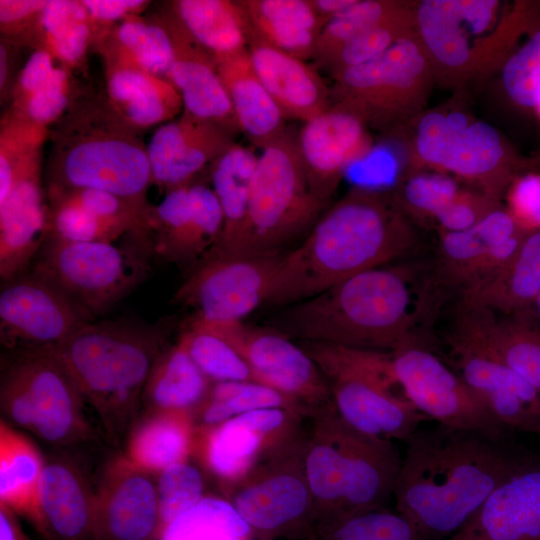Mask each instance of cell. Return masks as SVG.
<instances>
[{
    "mask_svg": "<svg viewBox=\"0 0 540 540\" xmlns=\"http://www.w3.org/2000/svg\"><path fill=\"white\" fill-rule=\"evenodd\" d=\"M511 439L441 424L410 436L393 497L420 540H447L534 456Z\"/></svg>",
    "mask_w": 540,
    "mask_h": 540,
    "instance_id": "obj_1",
    "label": "cell"
},
{
    "mask_svg": "<svg viewBox=\"0 0 540 540\" xmlns=\"http://www.w3.org/2000/svg\"><path fill=\"white\" fill-rule=\"evenodd\" d=\"M417 234L394 195L356 185L327 208L304 240L285 253L265 304L288 306L412 251Z\"/></svg>",
    "mask_w": 540,
    "mask_h": 540,
    "instance_id": "obj_2",
    "label": "cell"
},
{
    "mask_svg": "<svg viewBox=\"0 0 540 540\" xmlns=\"http://www.w3.org/2000/svg\"><path fill=\"white\" fill-rule=\"evenodd\" d=\"M410 303L407 272L378 267L285 306L272 324L302 342L393 352L420 341Z\"/></svg>",
    "mask_w": 540,
    "mask_h": 540,
    "instance_id": "obj_3",
    "label": "cell"
},
{
    "mask_svg": "<svg viewBox=\"0 0 540 540\" xmlns=\"http://www.w3.org/2000/svg\"><path fill=\"white\" fill-rule=\"evenodd\" d=\"M165 324L88 322L55 346L84 401L115 445L139 419L150 372L167 348Z\"/></svg>",
    "mask_w": 540,
    "mask_h": 540,
    "instance_id": "obj_4",
    "label": "cell"
},
{
    "mask_svg": "<svg viewBox=\"0 0 540 540\" xmlns=\"http://www.w3.org/2000/svg\"><path fill=\"white\" fill-rule=\"evenodd\" d=\"M49 163V189L91 188L112 193L146 221L152 182L147 145L107 99L74 98L57 121Z\"/></svg>",
    "mask_w": 540,
    "mask_h": 540,
    "instance_id": "obj_5",
    "label": "cell"
},
{
    "mask_svg": "<svg viewBox=\"0 0 540 540\" xmlns=\"http://www.w3.org/2000/svg\"><path fill=\"white\" fill-rule=\"evenodd\" d=\"M414 21L435 81L456 86L502 68L520 37L540 27V1L423 0Z\"/></svg>",
    "mask_w": 540,
    "mask_h": 540,
    "instance_id": "obj_6",
    "label": "cell"
},
{
    "mask_svg": "<svg viewBox=\"0 0 540 540\" xmlns=\"http://www.w3.org/2000/svg\"><path fill=\"white\" fill-rule=\"evenodd\" d=\"M84 398L55 346L5 352L0 407L9 425L68 448L93 439Z\"/></svg>",
    "mask_w": 540,
    "mask_h": 540,
    "instance_id": "obj_7",
    "label": "cell"
},
{
    "mask_svg": "<svg viewBox=\"0 0 540 540\" xmlns=\"http://www.w3.org/2000/svg\"><path fill=\"white\" fill-rule=\"evenodd\" d=\"M329 386L332 405L355 430L407 441L430 421L409 401L392 369L391 353L302 342Z\"/></svg>",
    "mask_w": 540,
    "mask_h": 540,
    "instance_id": "obj_8",
    "label": "cell"
},
{
    "mask_svg": "<svg viewBox=\"0 0 540 540\" xmlns=\"http://www.w3.org/2000/svg\"><path fill=\"white\" fill-rule=\"evenodd\" d=\"M327 205L312 192L297 135L287 130L262 150L243 231L230 252L220 257L281 252L307 235Z\"/></svg>",
    "mask_w": 540,
    "mask_h": 540,
    "instance_id": "obj_9",
    "label": "cell"
},
{
    "mask_svg": "<svg viewBox=\"0 0 540 540\" xmlns=\"http://www.w3.org/2000/svg\"><path fill=\"white\" fill-rule=\"evenodd\" d=\"M413 146L416 157L411 159L415 163L412 171L429 167L452 173L498 200L525 171V158L511 149L495 127L461 111L424 113L417 123Z\"/></svg>",
    "mask_w": 540,
    "mask_h": 540,
    "instance_id": "obj_10",
    "label": "cell"
},
{
    "mask_svg": "<svg viewBox=\"0 0 540 540\" xmlns=\"http://www.w3.org/2000/svg\"><path fill=\"white\" fill-rule=\"evenodd\" d=\"M331 78V104L345 106L376 129L393 128L418 114L435 81L416 32L376 59Z\"/></svg>",
    "mask_w": 540,
    "mask_h": 540,
    "instance_id": "obj_11",
    "label": "cell"
},
{
    "mask_svg": "<svg viewBox=\"0 0 540 540\" xmlns=\"http://www.w3.org/2000/svg\"><path fill=\"white\" fill-rule=\"evenodd\" d=\"M32 272L61 292L89 321L108 312L147 277L139 253L105 242H69L47 236Z\"/></svg>",
    "mask_w": 540,
    "mask_h": 540,
    "instance_id": "obj_12",
    "label": "cell"
},
{
    "mask_svg": "<svg viewBox=\"0 0 540 540\" xmlns=\"http://www.w3.org/2000/svg\"><path fill=\"white\" fill-rule=\"evenodd\" d=\"M306 435L300 432L269 450L227 500L260 539L300 540L313 522V499L304 469Z\"/></svg>",
    "mask_w": 540,
    "mask_h": 540,
    "instance_id": "obj_13",
    "label": "cell"
},
{
    "mask_svg": "<svg viewBox=\"0 0 540 540\" xmlns=\"http://www.w3.org/2000/svg\"><path fill=\"white\" fill-rule=\"evenodd\" d=\"M390 353L399 385L430 421L495 438L512 437L475 391L421 341Z\"/></svg>",
    "mask_w": 540,
    "mask_h": 540,
    "instance_id": "obj_14",
    "label": "cell"
},
{
    "mask_svg": "<svg viewBox=\"0 0 540 540\" xmlns=\"http://www.w3.org/2000/svg\"><path fill=\"white\" fill-rule=\"evenodd\" d=\"M285 253L246 257H204L175 293L174 301L208 321H243L265 304Z\"/></svg>",
    "mask_w": 540,
    "mask_h": 540,
    "instance_id": "obj_15",
    "label": "cell"
},
{
    "mask_svg": "<svg viewBox=\"0 0 540 540\" xmlns=\"http://www.w3.org/2000/svg\"><path fill=\"white\" fill-rule=\"evenodd\" d=\"M204 321L240 353L257 383L292 398L310 415L332 403L321 370L289 337L273 328L251 327L243 321Z\"/></svg>",
    "mask_w": 540,
    "mask_h": 540,
    "instance_id": "obj_16",
    "label": "cell"
},
{
    "mask_svg": "<svg viewBox=\"0 0 540 540\" xmlns=\"http://www.w3.org/2000/svg\"><path fill=\"white\" fill-rule=\"evenodd\" d=\"M223 213L212 188L193 182L166 192L146 216V248L164 261L193 267L217 245Z\"/></svg>",
    "mask_w": 540,
    "mask_h": 540,
    "instance_id": "obj_17",
    "label": "cell"
},
{
    "mask_svg": "<svg viewBox=\"0 0 540 540\" xmlns=\"http://www.w3.org/2000/svg\"><path fill=\"white\" fill-rule=\"evenodd\" d=\"M88 322L61 292L32 271L2 282L0 342L5 352L57 346Z\"/></svg>",
    "mask_w": 540,
    "mask_h": 540,
    "instance_id": "obj_18",
    "label": "cell"
},
{
    "mask_svg": "<svg viewBox=\"0 0 540 540\" xmlns=\"http://www.w3.org/2000/svg\"><path fill=\"white\" fill-rule=\"evenodd\" d=\"M300 418V414L283 408L251 411L196 431L195 447L206 467L230 485L243 478L269 450L299 434Z\"/></svg>",
    "mask_w": 540,
    "mask_h": 540,
    "instance_id": "obj_19",
    "label": "cell"
},
{
    "mask_svg": "<svg viewBox=\"0 0 540 540\" xmlns=\"http://www.w3.org/2000/svg\"><path fill=\"white\" fill-rule=\"evenodd\" d=\"M455 372L510 431L540 437V394L519 374L472 339L447 337Z\"/></svg>",
    "mask_w": 540,
    "mask_h": 540,
    "instance_id": "obj_20",
    "label": "cell"
},
{
    "mask_svg": "<svg viewBox=\"0 0 540 540\" xmlns=\"http://www.w3.org/2000/svg\"><path fill=\"white\" fill-rule=\"evenodd\" d=\"M154 477L125 454L107 462L95 488V540L158 538L160 516Z\"/></svg>",
    "mask_w": 540,
    "mask_h": 540,
    "instance_id": "obj_21",
    "label": "cell"
},
{
    "mask_svg": "<svg viewBox=\"0 0 540 540\" xmlns=\"http://www.w3.org/2000/svg\"><path fill=\"white\" fill-rule=\"evenodd\" d=\"M368 128L338 103L303 123L298 145L310 188L322 202H330L346 170L374 149Z\"/></svg>",
    "mask_w": 540,
    "mask_h": 540,
    "instance_id": "obj_22",
    "label": "cell"
},
{
    "mask_svg": "<svg viewBox=\"0 0 540 540\" xmlns=\"http://www.w3.org/2000/svg\"><path fill=\"white\" fill-rule=\"evenodd\" d=\"M235 143L224 128L183 111L160 125L147 144L152 182L166 192L196 182Z\"/></svg>",
    "mask_w": 540,
    "mask_h": 540,
    "instance_id": "obj_23",
    "label": "cell"
},
{
    "mask_svg": "<svg viewBox=\"0 0 540 540\" xmlns=\"http://www.w3.org/2000/svg\"><path fill=\"white\" fill-rule=\"evenodd\" d=\"M106 71L107 101L136 130L171 121L183 112V101L166 78L142 68L111 36L101 43Z\"/></svg>",
    "mask_w": 540,
    "mask_h": 540,
    "instance_id": "obj_24",
    "label": "cell"
},
{
    "mask_svg": "<svg viewBox=\"0 0 540 540\" xmlns=\"http://www.w3.org/2000/svg\"><path fill=\"white\" fill-rule=\"evenodd\" d=\"M447 540H540V458L502 482Z\"/></svg>",
    "mask_w": 540,
    "mask_h": 540,
    "instance_id": "obj_25",
    "label": "cell"
},
{
    "mask_svg": "<svg viewBox=\"0 0 540 540\" xmlns=\"http://www.w3.org/2000/svg\"><path fill=\"white\" fill-rule=\"evenodd\" d=\"M94 496L86 473L74 458L46 459L35 524L46 540H95Z\"/></svg>",
    "mask_w": 540,
    "mask_h": 540,
    "instance_id": "obj_26",
    "label": "cell"
},
{
    "mask_svg": "<svg viewBox=\"0 0 540 540\" xmlns=\"http://www.w3.org/2000/svg\"><path fill=\"white\" fill-rule=\"evenodd\" d=\"M41 157L16 178L0 202V277L9 281L33 263L48 235V206L41 185Z\"/></svg>",
    "mask_w": 540,
    "mask_h": 540,
    "instance_id": "obj_27",
    "label": "cell"
},
{
    "mask_svg": "<svg viewBox=\"0 0 540 540\" xmlns=\"http://www.w3.org/2000/svg\"><path fill=\"white\" fill-rule=\"evenodd\" d=\"M161 18L174 45L168 80L181 95L183 111L235 136L241 130L214 58L189 37L171 12Z\"/></svg>",
    "mask_w": 540,
    "mask_h": 540,
    "instance_id": "obj_28",
    "label": "cell"
},
{
    "mask_svg": "<svg viewBox=\"0 0 540 540\" xmlns=\"http://www.w3.org/2000/svg\"><path fill=\"white\" fill-rule=\"evenodd\" d=\"M310 418L312 424L306 434L303 458L313 499L310 529H314L344 517L347 460L343 420L332 403L316 410Z\"/></svg>",
    "mask_w": 540,
    "mask_h": 540,
    "instance_id": "obj_29",
    "label": "cell"
},
{
    "mask_svg": "<svg viewBox=\"0 0 540 540\" xmlns=\"http://www.w3.org/2000/svg\"><path fill=\"white\" fill-rule=\"evenodd\" d=\"M247 49L256 74L285 119L304 123L331 106L330 88L318 71L260 39L251 26Z\"/></svg>",
    "mask_w": 540,
    "mask_h": 540,
    "instance_id": "obj_30",
    "label": "cell"
},
{
    "mask_svg": "<svg viewBox=\"0 0 540 540\" xmlns=\"http://www.w3.org/2000/svg\"><path fill=\"white\" fill-rule=\"evenodd\" d=\"M452 328L480 344L540 394V323L535 316H501L458 303Z\"/></svg>",
    "mask_w": 540,
    "mask_h": 540,
    "instance_id": "obj_31",
    "label": "cell"
},
{
    "mask_svg": "<svg viewBox=\"0 0 540 540\" xmlns=\"http://www.w3.org/2000/svg\"><path fill=\"white\" fill-rule=\"evenodd\" d=\"M540 291V230L526 236L513 257L493 276L462 292L458 303L501 316H535Z\"/></svg>",
    "mask_w": 540,
    "mask_h": 540,
    "instance_id": "obj_32",
    "label": "cell"
},
{
    "mask_svg": "<svg viewBox=\"0 0 540 540\" xmlns=\"http://www.w3.org/2000/svg\"><path fill=\"white\" fill-rule=\"evenodd\" d=\"M241 132L262 150L287 131L285 117L252 65L248 49L215 60Z\"/></svg>",
    "mask_w": 540,
    "mask_h": 540,
    "instance_id": "obj_33",
    "label": "cell"
},
{
    "mask_svg": "<svg viewBox=\"0 0 540 540\" xmlns=\"http://www.w3.org/2000/svg\"><path fill=\"white\" fill-rule=\"evenodd\" d=\"M195 439L196 429L190 413L147 412L130 430L124 454L136 466L156 476L188 460Z\"/></svg>",
    "mask_w": 540,
    "mask_h": 540,
    "instance_id": "obj_34",
    "label": "cell"
},
{
    "mask_svg": "<svg viewBox=\"0 0 540 540\" xmlns=\"http://www.w3.org/2000/svg\"><path fill=\"white\" fill-rule=\"evenodd\" d=\"M251 29L266 43L299 59L315 56L325 23L310 0H241Z\"/></svg>",
    "mask_w": 540,
    "mask_h": 540,
    "instance_id": "obj_35",
    "label": "cell"
},
{
    "mask_svg": "<svg viewBox=\"0 0 540 540\" xmlns=\"http://www.w3.org/2000/svg\"><path fill=\"white\" fill-rule=\"evenodd\" d=\"M69 70L49 51L36 49L12 89V110L45 127L57 122L74 100Z\"/></svg>",
    "mask_w": 540,
    "mask_h": 540,
    "instance_id": "obj_36",
    "label": "cell"
},
{
    "mask_svg": "<svg viewBox=\"0 0 540 540\" xmlns=\"http://www.w3.org/2000/svg\"><path fill=\"white\" fill-rule=\"evenodd\" d=\"M171 13L214 60L247 50L250 23L240 1L178 0Z\"/></svg>",
    "mask_w": 540,
    "mask_h": 540,
    "instance_id": "obj_37",
    "label": "cell"
},
{
    "mask_svg": "<svg viewBox=\"0 0 540 540\" xmlns=\"http://www.w3.org/2000/svg\"><path fill=\"white\" fill-rule=\"evenodd\" d=\"M213 383L177 340L157 358L143 390L142 408L144 413L191 414L207 398Z\"/></svg>",
    "mask_w": 540,
    "mask_h": 540,
    "instance_id": "obj_38",
    "label": "cell"
},
{
    "mask_svg": "<svg viewBox=\"0 0 540 540\" xmlns=\"http://www.w3.org/2000/svg\"><path fill=\"white\" fill-rule=\"evenodd\" d=\"M259 157L235 143L209 167L212 190L223 213L219 242L203 257L227 255L238 241L247 218L253 176Z\"/></svg>",
    "mask_w": 540,
    "mask_h": 540,
    "instance_id": "obj_39",
    "label": "cell"
},
{
    "mask_svg": "<svg viewBox=\"0 0 540 540\" xmlns=\"http://www.w3.org/2000/svg\"><path fill=\"white\" fill-rule=\"evenodd\" d=\"M518 234L528 233L521 230L502 207L467 230L439 232L436 280L459 292L466 274L479 258L493 246Z\"/></svg>",
    "mask_w": 540,
    "mask_h": 540,
    "instance_id": "obj_40",
    "label": "cell"
},
{
    "mask_svg": "<svg viewBox=\"0 0 540 540\" xmlns=\"http://www.w3.org/2000/svg\"><path fill=\"white\" fill-rule=\"evenodd\" d=\"M45 462L35 444L1 418L0 505L35 522Z\"/></svg>",
    "mask_w": 540,
    "mask_h": 540,
    "instance_id": "obj_41",
    "label": "cell"
},
{
    "mask_svg": "<svg viewBox=\"0 0 540 540\" xmlns=\"http://www.w3.org/2000/svg\"><path fill=\"white\" fill-rule=\"evenodd\" d=\"M267 408H283L310 416L298 402L257 382H214L207 398L191 413L196 431L217 426L236 416Z\"/></svg>",
    "mask_w": 540,
    "mask_h": 540,
    "instance_id": "obj_42",
    "label": "cell"
},
{
    "mask_svg": "<svg viewBox=\"0 0 540 540\" xmlns=\"http://www.w3.org/2000/svg\"><path fill=\"white\" fill-rule=\"evenodd\" d=\"M93 25L81 1L50 0L43 7L32 34L40 47L69 68L83 61L92 42Z\"/></svg>",
    "mask_w": 540,
    "mask_h": 540,
    "instance_id": "obj_43",
    "label": "cell"
},
{
    "mask_svg": "<svg viewBox=\"0 0 540 540\" xmlns=\"http://www.w3.org/2000/svg\"><path fill=\"white\" fill-rule=\"evenodd\" d=\"M178 340L213 382H256L245 359L206 321L189 318Z\"/></svg>",
    "mask_w": 540,
    "mask_h": 540,
    "instance_id": "obj_44",
    "label": "cell"
},
{
    "mask_svg": "<svg viewBox=\"0 0 540 540\" xmlns=\"http://www.w3.org/2000/svg\"><path fill=\"white\" fill-rule=\"evenodd\" d=\"M250 526L232 504L219 497L205 496L160 533L159 540H249Z\"/></svg>",
    "mask_w": 540,
    "mask_h": 540,
    "instance_id": "obj_45",
    "label": "cell"
},
{
    "mask_svg": "<svg viewBox=\"0 0 540 540\" xmlns=\"http://www.w3.org/2000/svg\"><path fill=\"white\" fill-rule=\"evenodd\" d=\"M412 6L396 0H357L323 27L316 45V64L352 39L400 16Z\"/></svg>",
    "mask_w": 540,
    "mask_h": 540,
    "instance_id": "obj_46",
    "label": "cell"
},
{
    "mask_svg": "<svg viewBox=\"0 0 540 540\" xmlns=\"http://www.w3.org/2000/svg\"><path fill=\"white\" fill-rule=\"evenodd\" d=\"M110 34L142 68L168 79L174 45L162 18L149 22L139 15H130Z\"/></svg>",
    "mask_w": 540,
    "mask_h": 540,
    "instance_id": "obj_47",
    "label": "cell"
},
{
    "mask_svg": "<svg viewBox=\"0 0 540 540\" xmlns=\"http://www.w3.org/2000/svg\"><path fill=\"white\" fill-rule=\"evenodd\" d=\"M47 127L14 110L1 121L0 130V202L9 195L18 175L41 156Z\"/></svg>",
    "mask_w": 540,
    "mask_h": 540,
    "instance_id": "obj_48",
    "label": "cell"
},
{
    "mask_svg": "<svg viewBox=\"0 0 540 540\" xmlns=\"http://www.w3.org/2000/svg\"><path fill=\"white\" fill-rule=\"evenodd\" d=\"M300 540H420L413 526L387 507L363 511L309 530Z\"/></svg>",
    "mask_w": 540,
    "mask_h": 540,
    "instance_id": "obj_49",
    "label": "cell"
},
{
    "mask_svg": "<svg viewBox=\"0 0 540 540\" xmlns=\"http://www.w3.org/2000/svg\"><path fill=\"white\" fill-rule=\"evenodd\" d=\"M414 6L400 16L352 39L330 56L317 63L330 77L370 62L402 38L415 32Z\"/></svg>",
    "mask_w": 540,
    "mask_h": 540,
    "instance_id": "obj_50",
    "label": "cell"
},
{
    "mask_svg": "<svg viewBox=\"0 0 540 540\" xmlns=\"http://www.w3.org/2000/svg\"><path fill=\"white\" fill-rule=\"evenodd\" d=\"M461 191L448 174L415 171L404 176L394 198L408 218L435 220Z\"/></svg>",
    "mask_w": 540,
    "mask_h": 540,
    "instance_id": "obj_51",
    "label": "cell"
},
{
    "mask_svg": "<svg viewBox=\"0 0 540 540\" xmlns=\"http://www.w3.org/2000/svg\"><path fill=\"white\" fill-rule=\"evenodd\" d=\"M155 480L160 535L164 528L205 497V485L200 469L189 459L166 468Z\"/></svg>",
    "mask_w": 540,
    "mask_h": 540,
    "instance_id": "obj_52",
    "label": "cell"
},
{
    "mask_svg": "<svg viewBox=\"0 0 540 540\" xmlns=\"http://www.w3.org/2000/svg\"><path fill=\"white\" fill-rule=\"evenodd\" d=\"M502 84L516 105L533 110L540 97V27L502 66Z\"/></svg>",
    "mask_w": 540,
    "mask_h": 540,
    "instance_id": "obj_53",
    "label": "cell"
},
{
    "mask_svg": "<svg viewBox=\"0 0 540 540\" xmlns=\"http://www.w3.org/2000/svg\"><path fill=\"white\" fill-rule=\"evenodd\" d=\"M47 224V236L69 242L112 243L127 232L76 205L56 200H50Z\"/></svg>",
    "mask_w": 540,
    "mask_h": 540,
    "instance_id": "obj_54",
    "label": "cell"
},
{
    "mask_svg": "<svg viewBox=\"0 0 540 540\" xmlns=\"http://www.w3.org/2000/svg\"><path fill=\"white\" fill-rule=\"evenodd\" d=\"M504 195L505 209L521 230L528 234L540 230V172L518 174Z\"/></svg>",
    "mask_w": 540,
    "mask_h": 540,
    "instance_id": "obj_55",
    "label": "cell"
},
{
    "mask_svg": "<svg viewBox=\"0 0 540 540\" xmlns=\"http://www.w3.org/2000/svg\"><path fill=\"white\" fill-rule=\"evenodd\" d=\"M500 206V200L477 190H462L459 196L435 219L439 232L467 230Z\"/></svg>",
    "mask_w": 540,
    "mask_h": 540,
    "instance_id": "obj_56",
    "label": "cell"
},
{
    "mask_svg": "<svg viewBox=\"0 0 540 540\" xmlns=\"http://www.w3.org/2000/svg\"><path fill=\"white\" fill-rule=\"evenodd\" d=\"M47 1H0V24L4 35L33 32L40 13Z\"/></svg>",
    "mask_w": 540,
    "mask_h": 540,
    "instance_id": "obj_57",
    "label": "cell"
},
{
    "mask_svg": "<svg viewBox=\"0 0 540 540\" xmlns=\"http://www.w3.org/2000/svg\"><path fill=\"white\" fill-rule=\"evenodd\" d=\"M93 27L107 26L130 15H139L148 5L143 0H82Z\"/></svg>",
    "mask_w": 540,
    "mask_h": 540,
    "instance_id": "obj_58",
    "label": "cell"
},
{
    "mask_svg": "<svg viewBox=\"0 0 540 540\" xmlns=\"http://www.w3.org/2000/svg\"><path fill=\"white\" fill-rule=\"evenodd\" d=\"M0 540H32L22 528L17 514L0 505Z\"/></svg>",
    "mask_w": 540,
    "mask_h": 540,
    "instance_id": "obj_59",
    "label": "cell"
},
{
    "mask_svg": "<svg viewBox=\"0 0 540 540\" xmlns=\"http://www.w3.org/2000/svg\"><path fill=\"white\" fill-rule=\"evenodd\" d=\"M356 1L357 0H310L316 14L325 24L348 9Z\"/></svg>",
    "mask_w": 540,
    "mask_h": 540,
    "instance_id": "obj_60",
    "label": "cell"
},
{
    "mask_svg": "<svg viewBox=\"0 0 540 540\" xmlns=\"http://www.w3.org/2000/svg\"><path fill=\"white\" fill-rule=\"evenodd\" d=\"M8 47V42L5 40L4 42L1 41L0 45V92H1V99L3 98V95L6 96L8 94V90L10 89V80L12 72L11 66L12 63L10 62L12 57H10L9 53L11 49Z\"/></svg>",
    "mask_w": 540,
    "mask_h": 540,
    "instance_id": "obj_61",
    "label": "cell"
},
{
    "mask_svg": "<svg viewBox=\"0 0 540 540\" xmlns=\"http://www.w3.org/2000/svg\"><path fill=\"white\" fill-rule=\"evenodd\" d=\"M525 171L540 172V149L531 157L525 158Z\"/></svg>",
    "mask_w": 540,
    "mask_h": 540,
    "instance_id": "obj_62",
    "label": "cell"
},
{
    "mask_svg": "<svg viewBox=\"0 0 540 540\" xmlns=\"http://www.w3.org/2000/svg\"><path fill=\"white\" fill-rule=\"evenodd\" d=\"M534 315L540 323V291L534 305Z\"/></svg>",
    "mask_w": 540,
    "mask_h": 540,
    "instance_id": "obj_63",
    "label": "cell"
},
{
    "mask_svg": "<svg viewBox=\"0 0 540 540\" xmlns=\"http://www.w3.org/2000/svg\"><path fill=\"white\" fill-rule=\"evenodd\" d=\"M533 111L535 112V114L537 115V117L540 120V97H539L538 102H537L535 108L533 109Z\"/></svg>",
    "mask_w": 540,
    "mask_h": 540,
    "instance_id": "obj_64",
    "label": "cell"
}]
</instances>
